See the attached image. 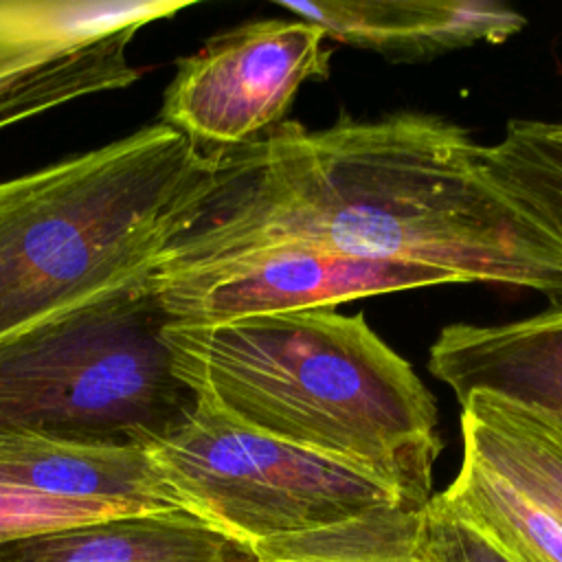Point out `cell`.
<instances>
[{
    "mask_svg": "<svg viewBox=\"0 0 562 562\" xmlns=\"http://www.w3.org/2000/svg\"><path fill=\"white\" fill-rule=\"evenodd\" d=\"M213 151V184L158 263L303 244L562 299V244L490 180L481 145L448 119L283 121Z\"/></svg>",
    "mask_w": 562,
    "mask_h": 562,
    "instance_id": "1",
    "label": "cell"
},
{
    "mask_svg": "<svg viewBox=\"0 0 562 562\" xmlns=\"http://www.w3.org/2000/svg\"><path fill=\"white\" fill-rule=\"evenodd\" d=\"M178 378L244 426L432 498L437 406L362 314L303 310L226 323H167Z\"/></svg>",
    "mask_w": 562,
    "mask_h": 562,
    "instance_id": "2",
    "label": "cell"
},
{
    "mask_svg": "<svg viewBox=\"0 0 562 562\" xmlns=\"http://www.w3.org/2000/svg\"><path fill=\"white\" fill-rule=\"evenodd\" d=\"M215 151L165 123L0 182V338L145 279L187 231Z\"/></svg>",
    "mask_w": 562,
    "mask_h": 562,
    "instance_id": "3",
    "label": "cell"
},
{
    "mask_svg": "<svg viewBox=\"0 0 562 562\" xmlns=\"http://www.w3.org/2000/svg\"><path fill=\"white\" fill-rule=\"evenodd\" d=\"M149 277L0 338V435L147 448L193 406Z\"/></svg>",
    "mask_w": 562,
    "mask_h": 562,
    "instance_id": "4",
    "label": "cell"
},
{
    "mask_svg": "<svg viewBox=\"0 0 562 562\" xmlns=\"http://www.w3.org/2000/svg\"><path fill=\"white\" fill-rule=\"evenodd\" d=\"M147 454L176 505L250 551L270 540L413 507L380 476L244 426L195 395Z\"/></svg>",
    "mask_w": 562,
    "mask_h": 562,
    "instance_id": "5",
    "label": "cell"
},
{
    "mask_svg": "<svg viewBox=\"0 0 562 562\" xmlns=\"http://www.w3.org/2000/svg\"><path fill=\"white\" fill-rule=\"evenodd\" d=\"M461 443L443 501L512 562H562V415L474 391Z\"/></svg>",
    "mask_w": 562,
    "mask_h": 562,
    "instance_id": "6",
    "label": "cell"
},
{
    "mask_svg": "<svg viewBox=\"0 0 562 562\" xmlns=\"http://www.w3.org/2000/svg\"><path fill=\"white\" fill-rule=\"evenodd\" d=\"M189 0H0V132L138 81L134 37Z\"/></svg>",
    "mask_w": 562,
    "mask_h": 562,
    "instance_id": "7",
    "label": "cell"
},
{
    "mask_svg": "<svg viewBox=\"0 0 562 562\" xmlns=\"http://www.w3.org/2000/svg\"><path fill=\"white\" fill-rule=\"evenodd\" d=\"M325 31L299 18L252 20L176 61L160 123L198 147L231 149L283 123L299 88L329 75Z\"/></svg>",
    "mask_w": 562,
    "mask_h": 562,
    "instance_id": "8",
    "label": "cell"
},
{
    "mask_svg": "<svg viewBox=\"0 0 562 562\" xmlns=\"http://www.w3.org/2000/svg\"><path fill=\"white\" fill-rule=\"evenodd\" d=\"M149 281L169 323L195 325L331 310L364 296L459 283L441 268L303 244H274L195 263H158Z\"/></svg>",
    "mask_w": 562,
    "mask_h": 562,
    "instance_id": "9",
    "label": "cell"
},
{
    "mask_svg": "<svg viewBox=\"0 0 562 562\" xmlns=\"http://www.w3.org/2000/svg\"><path fill=\"white\" fill-rule=\"evenodd\" d=\"M329 40L391 59H424L476 42L501 44L525 29L522 13L490 0H279Z\"/></svg>",
    "mask_w": 562,
    "mask_h": 562,
    "instance_id": "10",
    "label": "cell"
},
{
    "mask_svg": "<svg viewBox=\"0 0 562 562\" xmlns=\"http://www.w3.org/2000/svg\"><path fill=\"white\" fill-rule=\"evenodd\" d=\"M428 369L459 402L483 391L562 415V301L503 325L443 327Z\"/></svg>",
    "mask_w": 562,
    "mask_h": 562,
    "instance_id": "11",
    "label": "cell"
},
{
    "mask_svg": "<svg viewBox=\"0 0 562 562\" xmlns=\"http://www.w3.org/2000/svg\"><path fill=\"white\" fill-rule=\"evenodd\" d=\"M0 562H257L252 551L180 512H130L0 542Z\"/></svg>",
    "mask_w": 562,
    "mask_h": 562,
    "instance_id": "12",
    "label": "cell"
},
{
    "mask_svg": "<svg viewBox=\"0 0 562 562\" xmlns=\"http://www.w3.org/2000/svg\"><path fill=\"white\" fill-rule=\"evenodd\" d=\"M481 162L529 217L562 244V119L509 121L494 145H481Z\"/></svg>",
    "mask_w": 562,
    "mask_h": 562,
    "instance_id": "13",
    "label": "cell"
},
{
    "mask_svg": "<svg viewBox=\"0 0 562 562\" xmlns=\"http://www.w3.org/2000/svg\"><path fill=\"white\" fill-rule=\"evenodd\" d=\"M419 555L424 562H512L441 494H432L422 509Z\"/></svg>",
    "mask_w": 562,
    "mask_h": 562,
    "instance_id": "14",
    "label": "cell"
},
{
    "mask_svg": "<svg viewBox=\"0 0 562 562\" xmlns=\"http://www.w3.org/2000/svg\"><path fill=\"white\" fill-rule=\"evenodd\" d=\"M103 516L116 514L99 505L33 494L29 490L0 481V542Z\"/></svg>",
    "mask_w": 562,
    "mask_h": 562,
    "instance_id": "15",
    "label": "cell"
}]
</instances>
